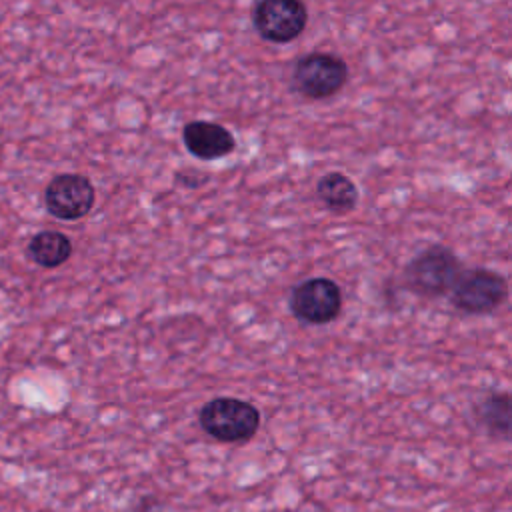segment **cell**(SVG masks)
I'll return each instance as SVG.
<instances>
[{
    "mask_svg": "<svg viewBox=\"0 0 512 512\" xmlns=\"http://www.w3.org/2000/svg\"><path fill=\"white\" fill-rule=\"evenodd\" d=\"M462 270L460 258L448 246L432 244L410 258L404 268V284L420 296L434 298L452 290Z\"/></svg>",
    "mask_w": 512,
    "mask_h": 512,
    "instance_id": "6da1fadb",
    "label": "cell"
},
{
    "mask_svg": "<svg viewBox=\"0 0 512 512\" xmlns=\"http://www.w3.org/2000/svg\"><path fill=\"white\" fill-rule=\"evenodd\" d=\"M452 304L466 314H488L504 304L508 284L502 274L488 268L462 270L452 286Z\"/></svg>",
    "mask_w": 512,
    "mask_h": 512,
    "instance_id": "277c9868",
    "label": "cell"
},
{
    "mask_svg": "<svg viewBox=\"0 0 512 512\" xmlns=\"http://www.w3.org/2000/svg\"><path fill=\"white\" fill-rule=\"evenodd\" d=\"M342 308L340 286L324 276L300 282L290 294V310L304 324H328L336 320Z\"/></svg>",
    "mask_w": 512,
    "mask_h": 512,
    "instance_id": "8992f818",
    "label": "cell"
},
{
    "mask_svg": "<svg viewBox=\"0 0 512 512\" xmlns=\"http://www.w3.org/2000/svg\"><path fill=\"white\" fill-rule=\"evenodd\" d=\"M348 80L346 62L330 52H310L298 58L292 84L298 94L310 100H326L336 96Z\"/></svg>",
    "mask_w": 512,
    "mask_h": 512,
    "instance_id": "3957f363",
    "label": "cell"
},
{
    "mask_svg": "<svg viewBox=\"0 0 512 512\" xmlns=\"http://www.w3.org/2000/svg\"><path fill=\"white\" fill-rule=\"evenodd\" d=\"M182 140L186 150L200 160H218L234 152L236 138L234 134L210 120H190L182 128Z\"/></svg>",
    "mask_w": 512,
    "mask_h": 512,
    "instance_id": "ba28073f",
    "label": "cell"
},
{
    "mask_svg": "<svg viewBox=\"0 0 512 512\" xmlns=\"http://www.w3.org/2000/svg\"><path fill=\"white\" fill-rule=\"evenodd\" d=\"M28 256L42 268H58L72 256V242L56 230H42L28 242Z\"/></svg>",
    "mask_w": 512,
    "mask_h": 512,
    "instance_id": "30bf717a",
    "label": "cell"
},
{
    "mask_svg": "<svg viewBox=\"0 0 512 512\" xmlns=\"http://www.w3.org/2000/svg\"><path fill=\"white\" fill-rule=\"evenodd\" d=\"M316 198L322 206L332 214H348L358 204V188L356 184L342 172H326L316 182Z\"/></svg>",
    "mask_w": 512,
    "mask_h": 512,
    "instance_id": "9c48e42d",
    "label": "cell"
},
{
    "mask_svg": "<svg viewBox=\"0 0 512 512\" xmlns=\"http://www.w3.org/2000/svg\"><path fill=\"white\" fill-rule=\"evenodd\" d=\"M476 418L490 436L508 440L512 424V404L508 392H492L476 406Z\"/></svg>",
    "mask_w": 512,
    "mask_h": 512,
    "instance_id": "8fae6325",
    "label": "cell"
},
{
    "mask_svg": "<svg viewBox=\"0 0 512 512\" xmlns=\"http://www.w3.org/2000/svg\"><path fill=\"white\" fill-rule=\"evenodd\" d=\"M308 24L304 0H258L252 8V26L260 38L272 44L296 40Z\"/></svg>",
    "mask_w": 512,
    "mask_h": 512,
    "instance_id": "5b68a950",
    "label": "cell"
},
{
    "mask_svg": "<svg viewBox=\"0 0 512 512\" xmlns=\"http://www.w3.org/2000/svg\"><path fill=\"white\" fill-rule=\"evenodd\" d=\"M96 202V190L90 178L76 172L56 174L44 190V206L58 220H80Z\"/></svg>",
    "mask_w": 512,
    "mask_h": 512,
    "instance_id": "52a82bcc",
    "label": "cell"
},
{
    "mask_svg": "<svg viewBox=\"0 0 512 512\" xmlns=\"http://www.w3.org/2000/svg\"><path fill=\"white\" fill-rule=\"evenodd\" d=\"M198 420L202 430L214 440L242 444L258 432L260 410L246 400L218 396L202 406Z\"/></svg>",
    "mask_w": 512,
    "mask_h": 512,
    "instance_id": "7a4b0ae2",
    "label": "cell"
}]
</instances>
